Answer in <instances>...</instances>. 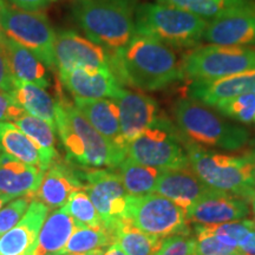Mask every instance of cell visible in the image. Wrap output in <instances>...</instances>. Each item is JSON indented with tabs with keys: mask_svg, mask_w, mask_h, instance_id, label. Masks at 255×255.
Returning <instances> with one entry per match:
<instances>
[{
	"mask_svg": "<svg viewBox=\"0 0 255 255\" xmlns=\"http://www.w3.org/2000/svg\"><path fill=\"white\" fill-rule=\"evenodd\" d=\"M15 78L9 69L7 57L2 47H0V90L11 94L13 90Z\"/></svg>",
	"mask_w": 255,
	"mask_h": 255,
	"instance_id": "f35d334b",
	"label": "cell"
},
{
	"mask_svg": "<svg viewBox=\"0 0 255 255\" xmlns=\"http://www.w3.org/2000/svg\"><path fill=\"white\" fill-rule=\"evenodd\" d=\"M174 116L182 136L196 144L239 150L250 139L247 129L226 122L205 104L194 100L177 101Z\"/></svg>",
	"mask_w": 255,
	"mask_h": 255,
	"instance_id": "5b68a950",
	"label": "cell"
},
{
	"mask_svg": "<svg viewBox=\"0 0 255 255\" xmlns=\"http://www.w3.org/2000/svg\"><path fill=\"white\" fill-rule=\"evenodd\" d=\"M238 250L244 255H255V231L247 235Z\"/></svg>",
	"mask_w": 255,
	"mask_h": 255,
	"instance_id": "60d3db41",
	"label": "cell"
},
{
	"mask_svg": "<svg viewBox=\"0 0 255 255\" xmlns=\"http://www.w3.org/2000/svg\"><path fill=\"white\" fill-rule=\"evenodd\" d=\"M32 201L33 195H25L18 197L0 209V237L18 225V222L26 214Z\"/></svg>",
	"mask_w": 255,
	"mask_h": 255,
	"instance_id": "d590c367",
	"label": "cell"
},
{
	"mask_svg": "<svg viewBox=\"0 0 255 255\" xmlns=\"http://www.w3.org/2000/svg\"><path fill=\"white\" fill-rule=\"evenodd\" d=\"M7 38L8 37L6 36L4 28H2V26H1V23H0V47H2V45L5 44V41L7 40Z\"/></svg>",
	"mask_w": 255,
	"mask_h": 255,
	"instance_id": "f6af8a7d",
	"label": "cell"
},
{
	"mask_svg": "<svg viewBox=\"0 0 255 255\" xmlns=\"http://www.w3.org/2000/svg\"><path fill=\"white\" fill-rule=\"evenodd\" d=\"M189 222L196 225H222L239 221L250 215L251 209L244 197L210 189L186 210Z\"/></svg>",
	"mask_w": 255,
	"mask_h": 255,
	"instance_id": "4fadbf2b",
	"label": "cell"
},
{
	"mask_svg": "<svg viewBox=\"0 0 255 255\" xmlns=\"http://www.w3.org/2000/svg\"><path fill=\"white\" fill-rule=\"evenodd\" d=\"M2 50L15 79L32 83L43 89L50 87L51 78L46 65L33 52L9 38L2 45Z\"/></svg>",
	"mask_w": 255,
	"mask_h": 255,
	"instance_id": "603a6c76",
	"label": "cell"
},
{
	"mask_svg": "<svg viewBox=\"0 0 255 255\" xmlns=\"http://www.w3.org/2000/svg\"><path fill=\"white\" fill-rule=\"evenodd\" d=\"M184 78L212 81L255 69V47L197 46L181 60Z\"/></svg>",
	"mask_w": 255,
	"mask_h": 255,
	"instance_id": "9c48e42d",
	"label": "cell"
},
{
	"mask_svg": "<svg viewBox=\"0 0 255 255\" xmlns=\"http://www.w3.org/2000/svg\"><path fill=\"white\" fill-rule=\"evenodd\" d=\"M248 158H250V175H251V180L252 183H253V187H255V157L253 156L248 155Z\"/></svg>",
	"mask_w": 255,
	"mask_h": 255,
	"instance_id": "7bdbcfd3",
	"label": "cell"
},
{
	"mask_svg": "<svg viewBox=\"0 0 255 255\" xmlns=\"http://www.w3.org/2000/svg\"><path fill=\"white\" fill-rule=\"evenodd\" d=\"M246 154H248V155H251V156H253V157H255V138L250 143V150H248V151L246 152Z\"/></svg>",
	"mask_w": 255,
	"mask_h": 255,
	"instance_id": "bcb514c9",
	"label": "cell"
},
{
	"mask_svg": "<svg viewBox=\"0 0 255 255\" xmlns=\"http://www.w3.org/2000/svg\"><path fill=\"white\" fill-rule=\"evenodd\" d=\"M113 244L114 233L104 223L91 227L76 226L60 255H104Z\"/></svg>",
	"mask_w": 255,
	"mask_h": 255,
	"instance_id": "484cf974",
	"label": "cell"
},
{
	"mask_svg": "<svg viewBox=\"0 0 255 255\" xmlns=\"http://www.w3.org/2000/svg\"><path fill=\"white\" fill-rule=\"evenodd\" d=\"M2 1V0H0V2H1Z\"/></svg>",
	"mask_w": 255,
	"mask_h": 255,
	"instance_id": "f907efd6",
	"label": "cell"
},
{
	"mask_svg": "<svg viewBox=\"0 0 255 255\" xmlns=\"http://www.w3.org/2000/svg\"><path fill=\"white\" fill-rule=\"evenodd\" d=\"M0 23L6 36L33 52L46 68L56 70V32L46 15L39 11H27L0 2Z\"/></svg>",
	"mask_w": 255,
	"mask_h": 255,
	"instance_id": "ba28073f",
	"label": "cell"
},
{
	"mask_svg": "<svg viewBox=\"0 0 255 255\" xmlns=\"http://www.w3.org/2000/svg\"><path fill=\"white\" fill-rule=\"evenodd\" d=\"M59 79L69 92L81 98H109L114 100L122 88L119 79L111 70L75 69L60 71Z\"/></svg>",
	"mask_w": 255,
	"mask_h": 255,
	"instance_id": "ffe728a7",
	"label": "cell"
},
{
	"mask_svg": "<svg viewBox=\"0 0 255 255\" xmlns=\"http://www.w3.org/2000/svg\"><path fill=\"white\" fill-rule=\"evenodd\" d=\"M6 202H7V201H6L2 196H0V209L2 208V206H4V203Z\"/></svg>",
	"mask_w": 255,
	"mask_h": 255,
	"instance_id": "c3c4849f",
	"label": "cell"
},
{
	"mask_svg": "<svg viewBox=\"0 0 255 255\" xmlns=\"http://www.w3.org/2000/svg\"><path fill=\"white\" fill-rule=\"evenodd\" d=\"M208 21L196 15L158 2L138 5L135 13L136 34L150 37L176 49L197 47Z\"/></svg>",
	"mask_w": 255,
	"mask_h": 255,
	"instance_id": "277c9868",
	"label": "cell"
},
{
	"mask_svg": "<svg viewBox=\"0 0 255 255\" xmlns=\"http://www.w3.org/2000/svg\"><path fill=\"white\" fill-rule=\"evenodd\" d=\"M156 2L183 9L207 21L255 4L253 0H156Z\"/></svg>",
	"mask_w": 255,
	"mask_h": 255,
	"instance_id": "f546056e",
	"label": "cell"
},
{
	"mask_svg": "<svg viewBox=\"0 0 255 255\" xmlns=\"http://www.w3.org/2000/svg\"><path fill=\"white\" fill-rule=\"evenodd\" d=\"M155 255H199L195 237L184 233L164 239Z\"/></svg>",
	"mask_w": 255,
	"mask_h": 255,
	"instance_id": "8d00e7d4",
	"label": "cell"
},
{
	"mask_svg": "<svg viewBox=\"0 0 255 255\" xmlns=\"http://www.w3.org/2000/svg\"><path fill=\"white\" fill-rule=\"evenodd\" d=\"M75 107L108 142L127 152L128 143L121 131L119 107L113 100L75 97Z\"/></svg>",
	"mask_w": 255,
	"mask_h": 255,
	"instance_id": "44dd1931",
	"label": "cell"
},
{
	"mask_svg": "<svg viewBox=\"0 0 255 255\" xmlns=\"http://www.w3.org/2000/svg\"><path fill=\"white\" fill-rule=\"evenodd\" d=\"M84 190L97 209L105 226L123 218L128 193L120 174L111 169L88 168L82 170Z\"/></svg>",
	"mask_w": 255,
	"mask_h": 255,
	"instance_id": "8fae6325",
	"label": "cell"
},
{
	"mask_svg": "<svg viewBox=\"0 0 255 255\" xmlns=\"http://www.w3.org/2000/svg\"><path fill=\"white\" fill-rule=\"evenodd\" d=\"M241 253H240V251L238 252V253H234V254H225V255H240Z\"/></svg>",
	"mask_w": 255,
	"mask_h": 255,
	"instance_id": "681fc988",
	"label": "cell"
},
{
	"mask_svg": "<svg viewBox=\"0 0 255 255\" xmlns=\"http://www.w3.org/2000/svg\"><path fill=\"white\" fill-rule=\"evenodd\" d=\"M107 227L114 233L115 244L119 245L127 255H155L164 240L139 231L126 218L116 220Z\"/></svg>",
	"mask_w": 255,
	"mask_h": 255,
	"instance_id": "4316f807",
	"label": "cell"
},
{
	"mask_svg": "<svg viewBox=\"0 0 255 255\" xmlns=\"http://www.w3.org/2000/svg\"><path fill=\"white\" fill-rule=\"evenodd\" d=\"M76 225L65 207L56 210L41 226L32 255H60Z\"/></svg>",
	"mask_w": 255,
	"mask_h": 255,
	"instance_id": "cb8c5ba5",
	"label": "cell"
},
{
	"mask_svg": "<svg viewBox=\"0 0 255 255\" xmlns=\"http://www.w3.org/2000/svg\"><path fill=\"white\" fill-rule=\"evenodd\" d=\"M0 154H1V150H0Z\"/></svg>",
	"mask_w": 255,
	"mask_h": 255,
	"instance_id": "816d5d0a",
	"label": "cell"
},
{
	"mask_svg": "<svg viewBox=\"0 0 255 255\" xmlns=\"http://www.w3.org/2000/svg\"><path fill=\"white\" fill-rule=\"evenodd\" d=\"M5 1L18 8L27 9V11H39L55 2L56 0H5Z\"/></svg>",
	"mask_w": 255,
	"mask_h": 255,
	"instance_id": "ab89813d",
	"label": "cell"
},
{
	"mask_svg": "<svg viewBox=\"0 0 255 255\" xmlns=\"http://www.w3.org/2000/svg\"><path fill=\"white\" fill-rule=\"evenodd\" d=\"M242 255H244V254H242Z\"/></svg>",
	"mask_w": 255,
	"mask_h": 255,
	"instance_id": "11a10c76",
	"label": "cell"
},
{
	"mask_svg": "<svg viewBox=\"0 0 255 255\" xmlns=\"http://www.w3.org/2000/svg\"><path fill=\"white\" fill-rule=\"evenodd\" d=\"M78 190H84L82 170L76 169L70 161L65 162L57 157L46 169L33 200L44 203L49 209L62 208Z\"/></svg>",
	"mask_w": 255,
	"mask_h": 255,
	"instance_id": "9a60e30c",
	"label": "cell"
},
{
	"mask_svg": "<svg viewBox=\"0 0 255 255\" xmlns=\"http://www.w3.org/2000/svg\"><path fill=\"white\" fill-rule=\"evenodd\" d=\"M191 100L214 107L219 102L255 94V69L212 81H194L188 87Z\"/></svg>",
	"mask_w": 255,
	"mask_h": 255,
	"instance_id": "ac0fdd59",
	"label": "cell"
},
{
	"mask_svg": "<svg viewBox=\"0 0 255 255\" xmlns=\"http://www.w3.org/2000/svg\"><path fill=\"white\" fill-rule=\"evenodd\" d=\"M0 150L18 161L46 171L37 146L13 123L0 122Z\"/></svg>",
	"mask_w": 255,
	"mask_h": 255,
	"instance_id": "83f0119b",
	"label": "cell"
},
{
	"mask_svg": "<svg viewBox=\"0 0 255 255\" xmlns=\"http://www.w3.org/2000/svg\"><path fill=\"white\" fill-rule=\"evenodd\" d=\"M64 207L72 216L76 226L91 227V226H98L103 223L97 209L95 208L94 203L85 190H78L73 193L69 202Z\"/></svg>",
	"mask_w": 255,
	"mask_h": 255,
	"instance_id": "1f68e13d",
	"label": "cell"
},
{
	"mask_svg": "<svg viewBox=\"0 0 255 255\" xmlns=\"http://www.w3.org/2000/svg\"><path fill=\"white\" fill-rule=\"evenodd\" d=\"M137 0H72V17L88 39L115 53L135 36Z\"/></svg>",
	"mask_w": 255,
	"mask_h": 255,
	"instance_id": "3957f363",
	"label": "cell"
},
{
	"mask_svg": "<svg viewBox=\"0 0 255 255\" xmlns=\"http://www.w3.org/2000/svg\"><path fill=\"white\" fill-rule=\"evenodd\" d=\"M213 234L220 242L229 247L239 248L250 233L255 231L254 220H239L222 225H210Z\"/></svg>",
	"mask_w": 255,
	"mask_h": 255,
	"instance_id": "836d02e7",
	"label": "cell"
},
{
	"mask_svg": "<svg viewBox=\"0 0 255 255\" xmlns=\"http://www.w3.org/2000/svg\"><path fill=\"white\" fill-rule=\"evenodd\" d=\"M56 130L68 161L84 168H119L127 152L108 142L77 108L65 98L57 101Z\"/></svg>",
	"mask_w": 255,
	"mask_h": 255,
	"instance_id": "7a4b0ae2",
	"label": "cell"
},
{
	"mask_svg": "<svg viewBox=\"0 0 255 255\" xmlns=\"http://www.w3.org/2000/svg\"><path fill=\"white\" fill-rule=\"evenodd\" d=\"M210 189L191 170L190 165L163 170L155 187L156 193L171 200L184 210Z\"/></svg>",
	"mask_w": 255,
	"mask_h": 255,
	"instance_id": "7402d4cb",
	"label": "cell"
},
{
	"mask_svg": "<svg viewBox=\"0 0 255 255\" xmlns=\"http://www.w3.org/2000/svg\"><path fill=\"white\" fill-rule=\"evenodd\" d=\"M240 255H242V254H240Z\"/></svg>",
	"mask_w": 255,
	"mask_h": 255,
	"instance_id": "db71d44e",
	"label": "cell"
},
{
	"mask_svg": "<svg viewBox=\"0 0 255 255\" xmlns=\"http://www.w3.org/2000/svg\"><path fill=\"white\" fill-rule=\"evenodd\" d=\"M111 66L121 84L143 91L162 90L184 79L174 50L141 34H135L126 46L111 53Z\"/></svg>",
	"mask_w": 255,
	"mask_h": 255,
	"instance_id": "6da1fadb",
	"label": "cell"
},
{
	"mask_svg": "<svg viewBox=\"0 0 255 255\" xmlns=\"http://www.w3.org/2000/svg\"><path fill=\"white\" fill-rule=\"evenodd\" d=\"M104 255H127V254L124 253L122 248H121L119 245L113 244L109 248H108V251L105 252Z\"/></svg>",
	"mask_w": 255,
	"mask_h": 255,
	"instance_id": "b9f144b4",
	"label": "cell"
},
{
	"mask_svg": "<svg viewBox=\"0 0 255 255\" xmlns=\"http://www.w3.org/2000/svg\"><path fill=\"white\" fill-rule=\"evenodd\" d=\"M26 113L8 92L0 90V122H12Z\"/></svg>",
	"mask_w": 255,
	"mask_h": 255,
	"instance_id": "74e56055",
	"label": "cell"
},
{
	"mask_svg": "<svg viewBox=\"0 0 255 255\" xmlns=\"http://www.w3.org/2000/svg\"><path fill=\"white\" fill-rule=\"evenodd\" d=\"M195 240L199 255H225L238 253V248L229 247L220 242L213 234L212 227L197 225L195 227Z\"/></svg>",
	"mask_w": 255,
	"mask_h": 255,
	"instance_id": "e575fe53",
	"label": "cell"
},
{
	"mask_svg": "<svg viewBox=\"0 0 255 255\" xmlns=\"http://www.w3.org/2000/svg\"><path fill=\"white\" fill-rule=\"evenodd\" d=\"M254 122H255V119H254Z\"/></svg>",
	"mask_w": 255,
	"mask_h": 255,
	"instance_id": "f5cc1de1",
	"label": "cell"
},
{
	"mask_svg": "<svg viewBox=\"0 0 255 255\" xmlns=\"http://www.w3.org/2000/svg\"><path fill=\"white\" fill-rule=\"evenodd\" d=\"M26 135L40 152L44 165L47 169L58 157L56 150V129L45 121L24 113L13 122Z\"/></svg>",
	"mask_w": 255,
	"mask_h": 255,
	"instance_id": "f1b7e54d",
	"label": "cell"
},
{
	"mask_svg": "<svg viewBox=\"0 0 255 255\" xmlns=\"http://www.w3.org/2000/svg\"><path fill=\"white\" fill-rule=\"evenodd\" d=\"M55 63L60 71L82 69L87 71L111 70V53L82 37L75 31L63 30L56 33Z\"/></svg>",
	"mask_w": 255,
	"mask_h": 255,
	"instance_id": "7c38bea8",
	"label": "cell"
},
{
	"mask_svg": "<svg viewBox=\"0 0 255 255\" xmlns=\"http://www.w3.org/2000/svg\"><path fill=\"white\" fill-rule=\"evenodd\" d=\"M214 108L223 116L250 124L255 119V94L242 95L219 102Z\"/></svg>",
	"mask_w": 255,
	"mask_h": 255,
	"instance_id": "d6a6232c",
	"label": "cell"
},
{
	"mask_svg": "<svg viewBox=\"0 0 255 255\" xmlns=\"http://www.w3.org/2000/svg\"><path fill=\"white\" fill-rule=\"evenodd\" d=\"M45 170L18 161L7 154H0V196L11 201L34 195L40 187Z\"/></svg>",
	"mask_w": 255,
	"mask_h": 255,
	"instance_id": "d6986e66",
	"label": "cell"
},
{
	"mask_svg": "<svg viewBox=\"0 0 255 255\" xmlns=\"http://www.w3.org/2000/svg\"><path fill=\"white\" fill-rule=\"evenodd\" d=\"M191 170L209 188L238 196L252 189L250 158L245 154L233 156L207 150L184 138Z\"/></svg>",
	"mask_w": 255,
	"mask_h": 255,
	"instance_id": "52a82bcc",
	"label": "cell"
},
{
	"mask_svg": "<svg viewBox=\"0 0 255 255\" xmlns=\"http://www.w3.org/2000/svg\"><path fill=\"white\" fill-rule=\"evenodd\" d=\"M251 201V206L252 209H253V214H254V221H255V200H250Z\"/></svg>",
	"mask_w": 255,
	"mask_h": 255,
	"instance_id": "7dc6e473",
	"label": "cell"
},
{
	"mask_svg": "<svg viewBox=\"0 0 255 255\" xmlns=\"http://www.w3.org/2000/svg\"><path fill=\"white\" fill-rule=\"evenodd\" d=\"M244 199H246L247 201L250 200H255V187L252 188V189H250L248 191H246V193L244 194Z\"/></svg>",
	"mask_w": 255,
	"mask_h": 255,
	"instance_id": "ee69618b",
	"label": "cell"
},
{
	"mask_svg": "<svg viewBox=\"0 0 255 255\" xmlns=\"http://www.w3.org/2000/svg\"><path fill=\"white\" fill-rule=\"evenodd\" d=\"M127 157L162 170L189 167L184 137L170 120L161 115L128 144Z\"/></svg>",
	"mask_w": 255,
	"mask_h": 255,
	"instance_id": "8992f818",
	"label": "cell"
},
{
	"mask_svg": "<svg viewBox=\"0 0 255 255\" xmlns=\"http://www.w3.org/2000/svg\"><path fill=\"white\" fill-rule=\"evenodd\" d=\"M119 107L121 131L129 144L158 116V104L150 96L123 87L113 100Z\"/></svg>",
	"mask_w": 255,
	"mask_h": 255,
	"instance_id": "2e32d148",
	"label": "cell"
},
{
	"mask_svg": "<svg viewBox=\"0 0 255 255\" xmlns=\"http://www.w3.org/2000/svg\"><path fill=\"white\" fill-rule=\"evenodd\" d=\"M203 39L222 46H255V4L208 21Z\"/></svg>",
	"mask_w": 255,
	"mask_h": 255,
	"instance_id": "5bb4252c",
	"label": "cell"
},
{
	"mask_svg": "<svg viewBox=\"0 0 255 255\" xmlns=\"http://www.w3.org/2000/svg\"><path fill=\"white\" fill-rule=\"evenodd\" d=\"M49 208L33 200L24 218L0 237V255H32Z\"/></svg>",
	"mask_w": 255,
	"mask_h": 255,
	"instance_id": "e0dca14e",
	"label": "cell"
},
{
	"mask_svg": "<svg viewBox=\"0 0 255 255\" xmlns=\"http://www.w3.org/2000/svg\"><path fill=\"white\" fill-rule=\"evenodd\" d=\"M11 95L27 114L45 121L56 129L57 101L51 97L45 89L15 79Z\"/></svg>",
	"mask_w": 255,
	"mask_h": 255,
	"instance_id": "d4e9b609",
	"label": "cell"
},
{
	"mask_svg": "<svg viewBox=\"0 0 255 255\" xmlns=\"http://www.w3.org/2000/svg\"><path fill=\"white\" fill-rule=\"evenodd\" d=\"M162 171V169L146 167L127 157L119 165L117 173L120 174L123 186L129 195H144L155 191L156 183Z\"/></svg>",
	"mask_w": 255,
	"mask_h": 255,
	"instance_id": "4dcf8cb0",
	"label": "cell"
},
{
	"mask_svg": "<svg viewBox=\"0 0 255 255\" xmlns=\"http://www.w3.org/2000/svg\"><path fill=\"white\" fill-rule=\"evenodd\" d=\"M123 218L139 231L161 239L189 233L186 210L159 194H128Z\"/></svg>",
	"mask_w": 255,
	"mask_h": 255,
	"instance_id": "30bf717a",
	"label": "cell"
}]
</instances>
